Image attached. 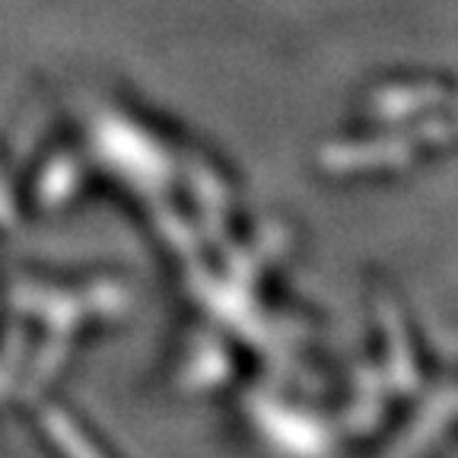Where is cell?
<instances>
[{
	"mask_svg": "<svg viewBox=\"0 0 458 458\" xmlns=\"http://www.w3.org/2000/svg\"><path fill=\"white\" fill-rule=\"evenodd\" d=\"M55 433H57V443L64 445V452L71 458H99L89 445L83 443V439L77 437V433H73L71 427H67L64 420H55Z\"/></svg>",
	"mask_w": 458,
	"mask_h": 458,
	"instance_id": "obj_1",
	"label": "cell"
}]
</instances>
